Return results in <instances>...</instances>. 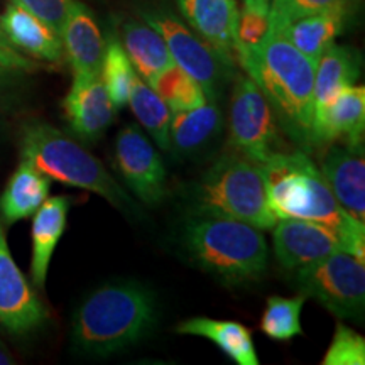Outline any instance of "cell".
Here are the masks:
<instances>
[{
  "label": "cell",
  "mask_w": 365,
  "mask_h": 365,
  "mask_svg": "<svg viewBox=\"0 0 365 365\" xmlns=\"http://www.w3.org/2000/svg\"><path fill=\"white\" fill-rule=\"evenodd\" d=\"M299 291L317 299L341 319H362L365 308V266L355 255L336 250L298 269Z\"/></svg>",
  "instance_id": "52a82bcc"
},
{
  "label": "cell",
  "mask_w": 365,
  "mask_h": 365,
  "mask_svg": "<svg viewBox=\"0 0 365 365\" xmlns=\"http://www.w3.org/2000/svg\"><path fill=\"white\" fill-rule=\"evenodd\" d=\"M327 148L319 171L341 208L355 220L365 223L364 145L352 148V145L336 143Z\"/></svg>",
  "instance_id": "9a60e30c"
},
{
  "label": "cell",
  "mask_w": 365,
  "mask_h": 365,
  "mask_svg": "<svg viewBox=\"0 0 365 365\" xmlns=\"http://www.w3.org/2000/svg\"><path fill=\"white\" fill-rule=\"evenodd\" d=\"M0 26L17 51L48 63H61L65 58L58 33L27 11L19 0H11L0 17Z\"/></svg>",
  "instance_id": "ac0fdd59"
},
{
  "label": "cell",
  "mask_w": 365,
  "mask_h": 365,
  "mask_svg": "<svg viewBox=\"0 0 365 365\" xmlns=\"http://www.w3.org/2000/svg\"><path fill=\"white\" fill-rule=\"evenodd\" d=\"M271 0H244L245 9H254V11H266L269 12Z\"/></svg>",
  "instance_id": "d590c367"
},
{
  "label": "cell",
  "mask_w": 365,
  "mask_h": 365,
  "mask_svg": "<svg viewBox=\"0 0 365 365\" xmlns=\"http://www.w3.org/2000/svg\"><path fill=\"white\" fill-rule=\"evenodd\" d=\"M135 76L137 73L129 56H127L125 49L117 39L110 38L108 44L105 46L100 78L108 91L113 107L122 108L129 103L132 83H134Z\"/></svg>",
  "instance_id": "4316f807"
},
{
  "label": "cell",
  "mask_w": 365,
  "mask_h": 365,
  "mask_svg": "<svg viewBox=\"0 0 365 365\" xmlns=\"http://www.w3.org/2000/svg\"><path fill=\"white\" fill-rule=\"evenodd\" d=\"M178 7L188 24L205 43L235 65L237 24L239 6L237 0H176Z\"/></svg>",
  "instance_id": "2e32d148"
},
{
  "label": "cell",
  "mask_w": 365,
  "mask_h": 365,
  "mask_svg": "<svg viewBox=\"0 0 365 365\" xmlns=\"http://www.w3.org/2000/svg\"><path fill=\"white\" fill-rule=\"evenodd\" d=\"M223 125L222 110L208 100L200 107L180 110L171 115L170 148L178 154H195L218 135Z\"/></svg>",
  "instance_id": "cb8c5ba5"
},
{
  "label": "cell",
  "mask_w": 365,
  "mask_h": 365,
  "mask_svg": "<svg viewBox=\"0 0 365 365\" xmlns=\"http://www.w3.org/2000/svg\"><path fill=\"white\" fill-rule=\"evenodd\" d=\"M59 38L73 75H100L107 44L93 14L85 4L71 0Z\"/></svg>",
  "instance_id": "e0dca14e"
},
{
  "label": "cell",
  "mask_w": 365,
  "mask_h": 365,
  "mask_svg": "<svg viewBox=\"0 0 365 365\" xmlns=\"http://www.w3.org/2000/svg\"><path fill=\"white\" fill-rule=\"evenodd\" d=\"M235 61L271 103L279 129L296 144L309 148L317 63L274 34L254 46H237Z\"/></svg>",
  "instance_id": "6da1fadb"
},
{
  "label": "cell",
  "mask_w": 365,
  "mask_h": 365,
  "mask_svg": "<svg viewBox=\"0 0 365 365\" xmlns=\"http://www.w3.org/2000/svg\"><path fill=\"white\" fill-rule=\"evenodd\" d=\"M359 76V54L345 46L331 44L314 70V113L325 108L340 90L354 85Z\"/></svg>",
  "instance_id": "d4e9b609"
},
{
  "label": "cell",
  "mask_w": 365,
  "mask_h": 365,
  "mask_svg": "<svg viewBox=\"0 0 365 365\" xmlns=\"http://www.w3.org/2000/svg\"><path fill=\"white\" fill-rule=\"evenodd\" d=\"M153 90L166 102L173 112L190 110L207 102V95L188 73L178 65L166 68L156 80L150 83Z\"/></svg>",
  "instance_id": "f1b7e54d"
},
{
  "label": "cell",
  "mask_w": 365,
  "mask_h": 365,
  "mask_svg": "<svg viewBox=\"0 0 365 365\" xmlns=\"http://www.w3.org/2000/svg\"><path fill=\"white\" fill-rule=\"evenodd\" d=\"M0 65L22 73H31L38 68V65L31 61L26 54H22L14 48L11 41L7 39L6 33H4L2 26H0Z\"/></svg>",
  "instance_id": "836d02e7"
},
{
  "label": "cell",
  "mask_w": 365,
  "mask_h": 365,
  "mask_svg": "<svg viewBox=\"0 0 365 365\" xmlns=\"http://www.w3.org/2000/svg\"><path fill=\"white\" fill-rule=\"evenodd\" d=\"M12 364H16V360H14L12 354L9 352L6 344L0 340V365H12Z\"/></svg>",
  "instance_id": "8d00e7d4"
},
{
  "label": "cell",
  "mask_w": 365,
  "mask_h": 365,
  "mask_svg": "<svg viewBox=\"0 0 365 365\" xmlns=\"http://www.w3.org/2000/svg\"><path fill=\"white\" fill-rule=\"evenodd\" d=\"M21 158L34 164L51 181L97 193L120 210L135 208L130 196L105 170L102 161L56 127L44 122L24 125Z\"/></svg>",
  "instance_id": "277c9868"
},
{
  "label": "cell",
  "mask_w": 365,
  "mask_h": 365,
  "mask_svg": "<svg viewBox=\"0 0 365 365\" xmlns=\"http://www.w3.org/2000/svg\"><path fill=\"white\" fill-rule=\"evenodd\" d=\"M122 48L125 49L139 78L150 85L161 73L175 65L170 49L156 29L140 22H125L122 29Z\"/></svg>",
  "instance_id": "603a6c76"
},
{
  "label": "cell",
  "mask_w": 365,
  "mask_h": 365,
  "mask_svg": "<svg viewBox=\"0 0 365 365\" xmlns=\"http://www.w3.org/2000/svg\"><path fill=\"white\" fill-rule=\"evenodd\" d=\"M181 335L203 336L213 341L227 357L239 365H257L259 357L255 352L252 331L239 322L213 318H190L176 328Z\"/></svg>",
  "instance_id": "7402d4cb"
},
{
  "label": "cell",
  "mask_w": 365,
  "mask_h": 365,
  "mask_svg": "<svg viewBox=\"0 0 365 365\" xmlns=\"http://www.w3.org/2000/svg\"><path fill=\"white\" fill-rule=\"evenodd\" d=\"M307 296L303 293L293 298L271 296L267 299L266 312L262 313L261 331L266 333L272 340H291L294 336L303 335L301 328V309L304 307Z\"/></svg>",
  "instance_id": "83f0119b"
},
{
  "label": "cell",
  "mask_w": 365,
  "mask_h": 365,
  "mask_svg": "<svg viewBox=\"0 0 365 365\" xmlns=\"http://www.w3.org/2000/svg\"><path fill=\"white\" fill-rule=\"evenodd\" d=\"M323 365H364L365 364V339L352 328L339 323L335 335L328 346Z\"/></svg>",
  "instance_id": "4dcf8cb0"
},
{
  "label": "cell",
  "mask_w": 365,
  "mask_h": 365,
  "mask_svg": "<svg viewBox=\"0 0 365 365\" xmlns=\"http://www.w3.org/2000/svg\"><path fill=\"white\" fill-rule=\"evenodd\" d=\"M360 0H271L267 12V34H279L282 27L299 17L317 12L341 11L355 12Z\"/></svg>",
  "instance_id": "f546056e"
},
{
  "label": "cell",
  "mask_w": 365,
  "mask_h": 365,
  "mask_svg": "<svg viewBox=\"0 0 365 365\" xmlns=\"http://www.w3.org/2000/svg\"><path fill=\"white\" fill-rule=\"evenodd\" d=\"M200 213L232 218L257 228H272L277 217L267 202L261 164L232 153L222 156L203 176L198 188Z\"/></svg>",
  "instance_id": "8992f818"
},
{
  "label": "cell",
  "mask_w": 365,
  "mask_h": 365,
  "mask_svg": "<svg viewBox=\"0 0 365 365\" xmlns=\"http://www.w3.org/2000/svg\"><path fill=\"white\" fill-rule=\"evenodd\" d=\"M185 244L205 271L232 282L259 279L267 269V242L261 228L232 218L191 222Z\"/></svg>",
  "instance_id": "5b68a950"
},
{
  "label": "cell",
  "mask_w": 365,
  "mask_h": 365,
  "mask_svg": "<svg viewBox=\"0 0 365 365\" xmlns=\"http://www.w3.org/2000/svg\"><path fill=\"white\" fill-rule=\"evenodd\" d=\"M22 75V71L11 70V68H6L0 65V102H4L7 97V93L11 88L16 85L17 76Z\"/></svg>",
  "instance_id": "e575fe53"
},
{
  "label": "cell",
  "mask_w": 365,
  "mask_h": 365,
  "mask_svg": "<svg viewBox=\"0 0 365 365\" xmlns=\"http://www.w3.org/2000/svg\"><path fill=\"white\" fill-rule=\"evenodd\" d=\"M71 200L68 196H53L38 208L33 220V257L31 277L36 286L43 287L48 277L49 264L58 242L65 234Z\"/></svg>",
  "instance_id": "d6986e66"
},
{
  "label": "cell",
  "mask_w": 365,
  "mask_h": 365,
  "mask_svg": "<svg viewBox=\"0 0 365 365\" xmlns=\"http://www.w3.org/2000/svg\"><path fill=\"white\" fill-rule=\"evenodd\" d=\"M63 110L71 130L85 140H97L115 117V107L100 75H73Z\"/></svg>",
  "instance_id": "5bb4252c"
},
{
  "label": "cell",
  "mask_w": 365,
  "mask_h": 365,
  "mask_svg": "<svg viewBox=\"0 0 365 365\" xmlns=\"http://www.w3.org/2000/svg\"><path fill=\"white\" fill-rule=\"evenodd\" d=\"M266 34L267 12L244 7L239 16V24H237V46H254L262 41Z\"/></svg>",
  "instance_id": "1f68e13d"
},
{
  "label": "cell",
  "mask_w": 365,
  "mask_h": 365,
  "mask_svg": "<svg viewBox=\"0 0 365 365\" xmlns=\"http://www.w3.org/2000/svg\"><path fill=\"white\" fill-rule=\"evenodd\" d=\"M51 180L22 159L0 196V217L7 225L33 217L49 196Z\"/></svg>",
  "instance_id": "44dd1931"
},
{
  "label": "cell",
  "mask_w": 365,
  "mask_h": 365,
  "mask_svg": "<svg viewBox=\"0 0 365 365\" xmlns=\"http://www.w3.org/2000/svg\"><path fill=\"white\" fill-rule=\"evenodd\" d=\"M154 294L137 281H117L95 289L73 318V345L91 357H108L139 344L158 323Z\"/></svg>",
  "instance_id": "3957f363"
},
{
  "label": "cell",
  "mask_w": 365,
  "mask_h": 365,
  "mask_svg": "<svg viewBox=\"0 0 365 365\" xmlns=\"http://www.w3.org/2000/svg\"><path fill=\"white\" fill-rule=\"evenodd\" d=\"M267 202L277 220L322 223L339 235L341 250L364 261L365 223L341 208L322 171L304 150L277 153L262 164Z\"/></svg>",
  "instance_id": "7a4b0ae2"
},
{
  "label": "cell",
  "mask_w": 365,
  "mask_h": 365,
  "mask_svg": "<svg viewBox=\"0 0 365 365\" xmlns=\"http://www.w3.org/2000/svg\"><path fill=\"white\" fill-rule=\"evenodd\" d=\"M228 148L261 166L284 150L271 103L249 76H237L232 93Z\"/></svg>",
  "instance_id": "ba28073f"
},
{
  "label": "cell",
  "mask_w": 365,
  "mask_h": 365,
  "mask_svg": "<svg viewBox=\"0 0 365 365\" xmlns=\"http://www.w3.org/2000/svg\"><path fill=\"white\" fill-rule=\"evenodd\" d=\"M129 103L132 112L148 134L156 140L161 149H170V124L171 110L166 102L159 97L153 86L135 76L132 83Z\"/></svg>",
  "instance_id": "484cf974"
},
{
  "label": "cell",
  "mask_w": 365,
  "mask_h": 365,
  "mask_svg": "<svg viewBox=\"0 0 365 365\" xmlns=\"http://www.w3.org/2000/svg\"><path fill=\"white\" fill-rule=\"evenodd\" d=\"M145 24L156 29L170 49L175 65L202 86L207 98L217 102L235 65L222 58L208 43L196 36L170 12H144Z\"/></svg>",
  "instance_id": "9c48e42d"
},
{
  "label": "cell",
  "mask_w": 365,
  "mask_h": 365,
  "mask_svg": "<svg viewBox=\"0 0 365 365\" xmlns=\"http://www.w3.org/2000/svg\"><path fill=\"white\" fill-rule=\"evenodd\" d=\"M19 2L59 34L71 0H19Z\"/></svg>",
  "instance_id": "d6a6232c"
},
{
  "label": "cell",
  "mask_w": 365,
  "mask_h": 365,
  "mask_svg": "<svg viewBox=\"0 0 365 365\" xmlns=\"http://www.w3.org/2000/svg\"><path fill=\"white\" fill-rule=\"evenodd\" d=\"M365 88L345 86L325 108L314 113L309 148H323L336 143L359 148L364 145Z\"/></svg>",
  "instance_id": "7c38bea8"
},
{
  "label": "cell",
  "mask_w": 365,
  "mask_h": 365,
  "mask_svg": "<svg viewBox=\"0 0 365 365\" xmlns=\"http://www.w3.org/2000/svg\"><path fill=\"white\" fill-rule=\"evenodd\" d=\"M272 244L276 259L289 271L341 250L339 235L331 228L298 218H282L274 225Z\"/></svg>",
  "instance_id": "4fadbf2b"
},
{
  "label": "cell",
  "mask_w": 365,
  "mask_h": 365,
  "mask_svg": "<svg viewBox=\"0 0 365 365\" xmlns=\"http://www.w3.org/2000/svg\"><path fill=\"white\" fill-rule=\"evenodd\" d=\"M115 166L127 186L145 205H158L168 193L166 168L153 143L137 125H125L115 143Z\"/></svg>",
  "instance_id": "30bf717a"
},
{
  "label": "cell",
  "mask_w": 365,
  "mask_h": 365,
  "mask_svg": "<svg viewBox=\"0 0 365 365\" xmlns=\"http://www.w3.org/2000/svg\"><path fill=\"white\" fill-rule=\"evenodd\" d=\"M352 14L354 12L341 11V9L317 12L289 22L282 27L279 34L274 36H281L289 41L304 56H308L313 63H318L322 54L344 33Z\"/></svg>",
  "instance_id": "ffe728a7"
},
{
  "label": "cell",
  "mask_w": 365,
  "mask_h": 365,
  "mask_svg": "<svg viewBox=\"0 0 365 365\" xmlns=\"http://www.w3.org/2000/svg\"><path fill=\"white\" fill-rule=\"evenodd\" d=\"M48 319V309L14 262L0 217V325L14 335H24Z\"/></svg>",
  "instance_id": "8fae6325"
}]
</instances>
